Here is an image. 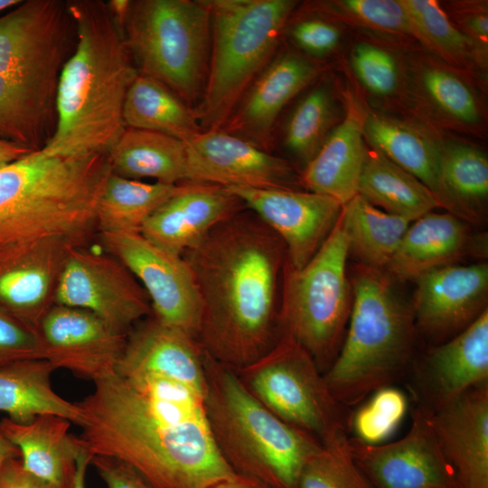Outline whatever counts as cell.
Listing matches in <instances>:
<instances>
[{
    "mask_svg": "<svg viewBox=\"0 0 488 488\" xmlns=\"http://www.w3.org/2000/svg\"><path fill=\"white\" fill-rule=\"evenodd\" d=\"M350 453L374 488H462L445 457L429 416L418 406L400 439L367 445L349 436Z\"/></svg>",
    "mask_w": 488,
    "mask_h": 488,
    "instance_id": "14",
    "label": "cell"
},
{
    "mask_svg": "<svg viewBox=\"0 0 488 488\" xmlns=\"http://www.w3.org/2000/svg\"><path fill=\"white\" fill-rule=\"evenodd\" d=\"M80 402L93 455L131 466L151 488H209L234 475L214 442L205 395L165 377L112 373Z\"/></svg>",
    "mask_w": 488,
    "mask_h": 488,
    "instance_id": "1",
    "label": "cell"
},
{
    "mask_svg": "<svg viewBox=\"0 0 488 488\" xmlns=\"http://www.w3.org/2000/svg\"><path fill=\"white\" fill-rule=\"evenodd\" d=\"M421 85L432 104L448 117L464 124H476L480 112L469 87L455 74L440 68L425 70Z\"/></svg>",
    "mask_w": 488,
    "mask_h": 488,
    "instance_id": "40",
    "label": "cell"
},
{
    "mask_svg": "<svg viewBox=\"0 0 488 488\" xmlns=\"http://www.w3.org/2000/svg\"><path fill=\"white\" fill-rule=\"evenodd\" d=\"M19 457V449L0 431V472L9 460Z\"/></svg>",
    "mask_w": 488,
    "mask_h": 488,
    "instance_id": "51",
    "label": "cell"
},
{
    "mask_svg": "<svg viewBox=\"0 0 488 488\" xmlns=\"http://www.w3.org/2000/svg\"><path fill=\"white\" fill-rule=\"evenodd\" d=\"M55 368L45 359L14 361L0 369V412L16 423L27 424L41 415H56L80 427L84 422L78 405L52 387Z\"/></svg>",
    "mask_w": 488,
    "mask_h": 488,
    "instance_id": "28",
    "label": "cell"
},
{
    "mask_svg": "<svg viewBox=\"0 0 488 488\" xmlns=\"http://www.w3.org/2000/svg\"><path fill=\"white\" fill-rule=\"evenodd\" d=\"M33 151V150L0 136V166L15 161Z\"/></svg>",
    "mask_w": 488,
    "mask_h": 488,
    "instance_id": "48",
    "label": "cell"
},
{
    "mask_svg": "<svg viewBox=\"0 0 488 488\" xmlns=\"http://www.w3.org/2000/svg\"><path fill=\"white\" fill-rule=\"evenodd\" d=\"M435 196L439 206L464 222L479 224L486 214L488 160L476 147L441 146Z\"/></svg>",
    "mask_w": 488,
    "mask_h": 488,
    "instance_id": "29",
    "label": "cell"
},
{
    "mask_svg": "<svg viewBox=\"0 0 488 488\" xmlns=\"http://www.w3.org/2000/svg\"><path fill=\"white\" fill-rule=\"evenodd\" d=\"M348 437L323 445L304 466L298 488H374L353 460Z\"/></svg>",
    "mask_w": 488,
    "mask_h": 488,
    "instance_id": "38",
    "label": "cell"
},
{
    "mask_svg": "<svg viewBox=\"0 0 488 488\" xmlns=\"http://www.w3.org/2000/svg\"><path fill=\"white\" fill-rule=\"evenodd\" d=\"M67 6L75 47L59 76L55 127L41 150L65 157L107 155L127 128L124 105L138 71L108 3L74 0Z\"/></svg>",
    "mask_w": 488,
    "mask_h": 488,
    "instance_id": "3",
    "label": "cell"
},
{
    "mask_svg": "<svg viewBox=\"0 0 488 488\" xmlns=\"http://www.w3.org/2000/svg\"><path fill=\"white\" fill-rule=\"evenodd\" d=\"M55 305L89 311L114 331L127 335L152 314L149 297L117 258L70 247L55 294Z\"/></svg>",
    "mask_w": 488,
    "mask_h": 488,
    "instance_id": "12",
    "label": "cell"
},
{
    "mask_svg": "<svg viewBox=\"0 0 488 488\" xmlns=\"http://www.w3.org/2000/svg\"><path fill=\"white\" fill-rule=\"evenodd\" d=\"M106 252L120 260L146 292L153 315L197 339L202 301L183 256L152 243L140 232L100 233Z\"/></svg>",
    "mask_w": 488,
    "mask_h": 488,
    "instance_id": "13",
    "label": "cell"
},
{
    "mask_svg": "<svg viewBox=\"0 0 488 488\" xmlns=\"http://www.w3.org/2000/svg\"><path fill=\"white\" fill-rule=\"evenodd\" d=\"M364 141L362 119L357 111H350L305 165L301 183L309 192L346 204L358 194L367 147Z\"/></svg>",
    "mask_w": 488,
    "mask_h": 488,
    "instance_id": "27",
    "label": "cell"
},
{
    "mask_svg": "<svg viewBox=\"0 0 488 488\" xmlns=\"http://www.w3.org/2000/svg\"><path fill=\"white\" fill-rule=\"evenodd\" d=\"M416 23L420 41L452 58H465L474 43L448 19L436 1L401 0Z\"/></svg>",
    "mask_w": 488,
    "mask_h": 488,
    "instance_id": "39",
    "label": "cell"
},
{
    "mask_svg": "<svg viewBox=\"0 0 488 488\" xmlns=\"http://www.w3.org/2000/svg\"><path fill=\"white\" fill-rule=\"evenodd\" d=\"M290 35L299 48L315 57L331 52L340 40L339 29L320 19H307L296 23Z\"/></svg>",
    "mask_w": 488,
    "mask_h": 488,
    "instance_id": "44",
    "label": "cell"
},
{
    "mask_svg": "<svg viewBox=\"0 0 488 488\" xmlns=\"http://www.w3.org/2000/svg\"><path fill=\"white\" fill-rule=\"evenodd\" d=\"M352 305L340 351L324 373L333 396L352 408L374 391L404 381L419 339L411 305L382 270L351 267Z\"/></svg>",
    "mask_w": 488,
    "mask_h": 488,
    "instance_id": "5",
    "label": "cell"
},
{
    "mask_svg": "<svg viewBox=\"0 0 488 488\" xmlns=\"http://www.w3.org/2000/svg\"><path fill=\"white\" fill-rule=\"evenodd\" d=\"M408 409V398L395 386L381 388L352 411L351 433L367 445H380L398 429Z\"/></svg>",
    "mask_w": 488,
    "mask_h": 488,
    "instance_id": "37",
    "label": "cell"
},
{
    "mask_svg": "<svg viewBox=\"0 0 488 488\" xmlns=\"http://www.w3.org/2000/svg\"><path fill=\"white\" fill-rule=\"evenodd\" d=\"M183 257L202 301L196 340L202 352L234 370L266 354L280 338L282 239L246 208Z\"/></svg>",
    "mask_w": 488,
    "mask_h": 488,
    "instance_id": "2",
    "label": "cell"
},
{
    "mask_svg": "<svg viewBox=\"0 0 488 488\" xmlns=\"http://www.w3.org/2000/svg\"><path fill=\"white\" fill-rule=\"evenodd\" d=\"M335 5L368 25L420 40L416 23L401 0H343Z\"/></svg>",
    "mask_w": 488,
    "mask_h": 488,
    "instance_id": "42",
    "label": "cell"
},
{
    "mask_svg": "<svg viewBox=\"0 0 488 488\" xmlns=\"http://www.w3.org/2000/svg\"><path fill=\"white\" fill-rule=\"evenodd\" d=\"M427 414L461 487L488 488V383Z\"/></svg>",
    "mask_w": 488,
    "mask_h": 488,
    "instance_id": "23",
    "label": "cell"
},
{
    "mask_svg": "<svg viewBox=\"0 0 488 488\" xmlns=\"http://www.w3.org/2000/svg\"><path fill=\"white\" fill-rule=\"evenodd\" d=\"M39 333L44 359L55 370L92 381L116 372L127 336L89 311L61 305L47 313Z\"/></svg>",
    "mask_w": 488,
    "mask_h": 488,
    "instance_id": "20",
    "label": "cell"
},
{
    "mask_svg": "<svg viewBox=\"0 0 488 488\" xmlns=\"http://www.w3.org/2000/svg\"><path fill=\"white\" fill-rule=\"evenodd\" d=\"M71 422L56 415H41L27 424L0 420V431L20 451L23 465L54 488H72L77 461L85 449L70 433Z\"/></svg>",
    "mask_w": 488,
    "mask_h": 488,
    "instance_id": "25",
    "label": "cell"
},
{
    "mask_svg": "<svg viewBox=\"0 0 488 488\" xmlns=\"http://www.w3.org/2000/svg\"><path fill=\"white\" fill-rule=\"evenodd\" d=\"M465 222L450 213L428 212L411 222L402 237L387 275L399 282L454 265L472 249Z\"/></svg>",
    "mask_w": 488,
    "mask_h": 488,
    "instance_id": "26",
    "label": "cell"
},
{
    "mask_svg": "<svg viewBox=\"0 0 488 488\" xmlns=\"http://www.w3.org/2000/svg\"><path fill=\"white\" fill-rule=\"evenodd\" d=\"M235 371L267 409L322 445L350 436L352 408L333 396L314 359L291 338L280 336L266 354Z\"/></svg>",
    "mask_w": 488,
    "mask_h": 488,
    "instance_id": "10",
    "label": "cell"
},
{
    "mask_svg": "<svg viewBox=\"0 0 488 488\" xmlns=\"http://www.w3.org/2000/svg\"><path fill=\"white\" fill-rule=\"evenodd\" d=\"M116 373L155 374L206 392L204 355L197 340L153 314L127 334Z\"/></svg>",
    "mask_w": 488,
    "mask_h": 488,
    "instance_id": "24",
    "label": "cell"
},
{
    "mask_svg": "<svg viewBox=\"0 0 488 488\" xmlns=\"http://www.w3.org/2000/svg\"><path fill=\"white\" fill-rule=\"evenodd\" d=\"M90 464L108 488H151L131 466L119 460L93 455Z\"/></svg>",
    "mask_w": 488,
    "mask_h": 488,
    "instance_id": "45",
    "label": "cell"
},
{
    "mask_svg": "<svg viewBox=\"0 0 488 488\" xmlns=\"http://www.w3.org/2000/svg\"><path fill=\"white\" fill-rule=\"evenodd\" d=\"M74 30L60 0L21 1L0 16V97L59 79Z\"/></svg>",
    "mask_w": 488,
    "mask_h": 488,
    "instance_id": "11",
    "label": "cell"
},
{
    "mask_svg": "<svg viewBox=\"0 0 488 488\" xmlns=\"http://www.w3.org/2000/svg\"><path fill=\"white\" fill-rule=\"evenodd\" d=\"M358 194L375 207L412 221L439 206L435 194L421 181L368 147Z\"/></svg>",
    "mask_w": 488,
    "mask_h": 488,
    "instance_id": "31",
    "label": "cell"
},
{
    "mask_svg": "<svg viewBox=\"0 0 488 488\" xmlns=\"http://www.w3.org/2000/svg\"><path fill=\"white\" fill-rule=\"evenodd\" d=\"M108 4L138 73L160 81L188 105L202 99L211 49L207 2L113 0Z\"/></svg>",
    "mask_w": 488,
    "mask_h": 488,
    "instance_id": "7",
    "label": "cell"
},
{
    "mask_svg": "<svg viewBox=\"0 0 488 488\" xmlns=\"http://www.w3.org/2000/svg\"><path fill=\"white\" fill-rule=\"evenodd\" d=\"M0 488H54L29 472L21 457L9 460L0 472Z\"/></svg>",
    "mask_w": 488,
    "mask_h": 488,
    "instance_id": "46",
    "label": "cell"
},
{
    "mask_svg": "<svg viewBox=\"0 0 488 488\" xmlns=\"http://www.w3.org/2000/svg\"><path fill=\"white\" fill-rule=\"evenodd\" d=\"M209 488H271L260 481L235 474L234 475L223 479Z\"/></svg>",
    "mask_w": 488,
    "mask_h": 488,
    "instance_id": "49",
    "label": "cell"
},
{
    "mask_svg": "<svg viewBox=\"0 0 488 488\" xmlns=\"http://www.w3.org/2000/svg\"><path fill=\"white\" fill-rule=\"evenodd\" d=\"M245 209L243 202L226 187L182 183L145 221L140 233L158 247L183 256L217 225Z\"/></svg>",
    "mask_w": 488,
    "mask_h": 488,
    "instance_id": "21",
    "label": "cell"
},
{
    "mask_svg": "<svg viewBox=\"0 0 488 488\" xmlns=\"http://www.w3.org/2000/svg\"><path fill=\"white\" fill-rule=\"evenodd\" d=\"M364 140L371 148L421 181L433 193L441 146L418 128L379 114L362 119Z\"/></svg>",
    "mask_w": 488,
    "mask_h": 488,
    "instance_id": "34",
    "label": "cell"
},
{
    "mask_svg": "<svg viewBox=\"0 0 488 488\" xmlns=\"http://www.w3.org/2000/svg\"><path fill=\"white\" fill-rule=\"evenodd\" d=\"M283 241L289 265L300 269L336 224L343 206L313 192L287 188L228 187Z\"/></svg>",
    "mask_w": 488,
    "mask_h": 488,
    "instance_id": "16",
    "label": "cell"
},
{
    "mask_svg": "<svg viewBox=\"0 0 488 488\" xmlns=\"http://www.w3.org/2000/svg\"><path fill=\"white\" fill-rule=\"evenodd\" d=\"M91 458L92 455H90L86 449H84L79 455L72 488H86V472L89 465L90 464Z\"/></svg>",
    "mask_w": 488,
    "mask_h": 488,
    "instance_id": "50",
    "label": "cell"
},
{
    "mask_svg": "<svg viewBox=\"0 0 488 488\" xmlns=\"http://www.w3.org/2000/svg\"><path fill=\"white\" fill-rule=\"evenodd\" d=\"M211 49L201 105L202 131L221 129L253 81L271 61L297 2L211 0Z\"/></svg>",
    "mask_w": 488,
    "mask_h": 488,
    "instance_id": "8",
    "label": "cell"
},
{
    "mask_svg": "<svg viewBox=\"0 0 488 488\" xmlns=\"http://www.w3.org/2000/svg\"><path fill=\"white\" fill-rule=\"evenodd\" d=\"M185 145V183L294 189L296 175L287 161L221 128L202 131Z\"/></svg>",
    "mask_w": 488,
    "mask_h": 488,
    "instance_id": "18",
    "label": "cell"
},
{
    "mask_svg": "<svg viewBox=\"0 0 488 488\" xmlns=\"http://www.w3.org/2000/svg\"><path fill=\"white\" fill-rule=\"evenodd\" d=\"M126 127L161 133L184 143L202 132L195 111L160 81L138 73L125 101Z\"/></svg>",
    "mask_w": 488,
    "mask_h": 488,
    "instance_id": "32",
    "label": "cell"
},
{
    "mask_svg": "<svg viewBox=\"0 0 488 488\" xmlns=\"http://www.w3.org/2000/svg\"><path fill=\"white\" fill-rule=\"evenodd\" d=\"M203 355L205 410L223 459L234 473L271 488H298L302 470L323 448L321 442L267 409L234 369Z\"/></svg>",
    "mask_w": 488,
    "mask_h": 488,
    "instance_id": "6",
    "label": "cell"
},
{
    "mask_svg": "<svg viewBox=\"0 0 488 488\" xmlns=\"http://www.w3.org/2000/svg\"><path fill=\"white\" fill-rule=\"evenodd\" d=\"M107 155L117 175L165 184L185 183V143L167 135L127 127Z\"/></svg>",
    "mask_w": 488,
    "mask_h": 488,
    "instance_id": "30",
    "label": "cell"
},
{
    "mask_svg": "<svg viewBox=\"0 0 488 488\" xmlns=\"http://www.w3.org/2000/svg\"><path fill=\"white\" fill-rule=\"evenodd\" d=\"M27 359H44L39 330L0 308V369Z\"/></svg>",
    "mask_w": 488,
    "mask_h": 488,
    "instance_id": "43",
    "label": "cell"
},
{
    "mask_svg": "<svg viewBox=\"0 0 488 488\" xmlns=\"http://www.w3.org/2000/svg\"><path fill=\"white\" fill-rule=\"evenodd\" d=\"M465 26L472 35L471 40L481 42L486 46L488 37V17L484 13H476L469 15L465 21Z\"/></svg>",
    "mask_w": 488,
    "mask_h": 488,
    "instance_id": "47",
    "label": "cell"
},
{
    "mask_svg": "<svg viewBox=\"0 0 488 488\" xmlns=\"http://www.w3.org/2000/svg\"><path fill=\"white\" fill-rule=\"evenodd\" d=\"M20 2V0H0V13L7 9H12Z\"/></svg>",
    "mask_w": 488,
    "mask_h": 488,
    "instance_id": "52",
    "label": "cell"
},
{
    "mask_svg": "<svg viewBox=\"0 0 488 488\" xmlns=\"http://www.w3.org/2000/svg\"><path fill=\"white\" fill-rule=\"evenodd\" d=\"M411 309L419 338L442 343L474 323L487 307L488 265H450L415 281Z\"/></svg>",
    "mask_w": 488,
    "mask_h": 488,
    "instance_id": "17",
    "label": "cell"
},
{
    "mask_svg": "<svg viewBox=\"0 0 488 488\" xmlns=\"http://www.w3.org/2000/svg\"><path fill=\"white\" fill-rule=\"evenodd\" d=\"M111 173L108 155L65 157L41 149L0 166V247L48 237L86 245Z\"/></svg>",
    "mask_w": 488,
    "mask_h": 488,
    "instance_id": "4",
    "label": "cell"
},
{
    "mask_svg": "<svg viewBox=\"0 0 488 488\" xmlns=\"http://www.w3.org/2000/svg\"><path fill=\"white\" fill-rule=\"evenodd\" d=\"M341 220L348 253L358 264L382 271L412 222L375 207L360 194L343 206Z\"/></svg>",
    "mask_w": 488,
    "mask_h": 488,
    "instance_id": "33",
    "label": "cell"
},
{
    "mask_svg": "<svg viewBox=\"0 0 488 488\" xmlns=\"http://www.w3.org/2000/svg\"><path fill=\"white\" fill-rule=\"evenodd\" d=\"M179 184L145 183L111 173L96 209L100 233L140 232L145 221L179 189Z\"/></svg>",
    "mask_w": 488,
    "mask_h": 488,
    "instance_id": "35",
    "label": "cell"
},
{
    "mask_svg": "<svg viewBox=\"0 0 488 488\" xmlns=\"http://www.w3.org/2000/svg\"><path fill=\"white\" fill-rule=\"evenodd\" d=\"M347 239L340 217L333 230L300 269L284 266L280 336L304 348L324 373L342 346L352 305L347 272Z\"/></svg>",
    "mask_w": 488,
    "mask_h": 488,
    "instance_id": "9",
    "label": "cell"
},
{
    "mask_svg": "<svg viewBox=\"0 0 488 488\" xmlns=\"http://www.w3.org/2000/svg\"><path fill=\"white\" fill-rule=\"evenodd\" d=\"M352 69L362 85L380 96L392 94L399 74L395 59L387 51L367 42L357 44L352 53Z\"/></svg>",
    "mask_w": 488,
    "mask_h": 488,
    "instance_id": "41",
    "label": "cell"
},
{
    "mask_svg": "<svg viewBox=\"0 0 488 488\" xmlns=\"http://www.w3.org/2000/svg\"><path fill=\"white\" fill-rule=\"evenodd\" d=\"M336 108L330 89L319 86L302 99L290 115L284 134L287 150L305 165L334 128Z\"/></svg>",
    "mask_w": 488,
    "mask_h": 488,
    "instance_id": "36",
    "label": "cell"
},
{
    "mask_svg": "<svg viewBox=\"0 0 488 488\" xmlns=\"http://www.w3.org/2000/svg\"><path fill=\"white\" fill-rule=\"evenodd\" d=\"M72 246L48 237L0 247V308L39 330Z\"/></svg>",
    "mask_w": 488,
    "mask_h": 488,
    "instance_id": "19",
    "label": "cell"
},
{
    "mask_svg": "<svg viewBox=\"0 0 488 488\" xmlns=\"http://www.w3.org/2000/svg\"><path fill=\"white\" fill-rule=\"evenodd\" d=\"M318 71L302 55H279L253 81L221 129L267 151L278 115Z\"/></svg>",
    "mask_w": 488,
    "mask_h": 488,
    "instance_id": "22",
    "label": "cell"
},
{
    "mask_svg": "<svg viewBox=\"0 0 488 488\" xmlns=\"http://www.w3.org/2000/svg\"><path fill=\"white\" fill-rule=\"evenodd\" d=\"M404 383L414 405L428 413L488 383V309L455 336L418 354Z\"/></svg>",
    "mask_w": 488,
    "mask_h": 488,
    "instance_id": "15",
    "label": "cell"
}]
</instances>
